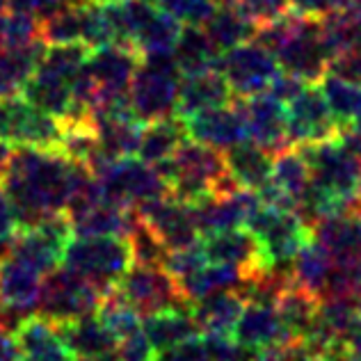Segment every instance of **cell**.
<instances>
[{
    "mask_svg": "<svg viewBox=\"0 0 361 361\" xmlns=\"http://www.w3.org/2000/svg\"><path fill=\"white\" fill-rule=\"evenodd\" d=\"M82 165L60 149H12L0 174V190L12 204L18 229L66 211Z\"/></svg>",
    "mask_w": 361,
    "mask_h": 361,
    "instance_id": "1",
    "label": "cell"
},
{
    "mask_svg": "<svg viewBox=\"0 0 361 361\" xmlns=\"http://www.w3.org/2000/svg\"><path fill=\"white\" fill-rule=\"evenodd\" d=\"M254 39L268 46L281 71L307 82H318L329 69V55L320 39L318 18L288 12L274 23L259 27Z\"/></svg>",
    "mask_w": 361,
    "mask_h": 361,
    "instance_id": "2",
    "label": "cell"
},
{
    "mask_svg": "<svg viewBox=\"0 0 361 361\" xmlns=\"http://www.w3.org/2000/svg\"><path fill=\"white\" fill-rule=\"evenodd\" d=\"M133 263V250L126 235H71L64 247V268L80 274L101 293L112 290Z\"/></svg>",
    "mask_w": 361,
    "mask_h": 361,
    "instance_id": "3",
    "label": "cell"
},
{
    "mask_svg": "<svg viewBox=\"0 0 361 361\" xmlns=\"http://www.w3.org/2000/svg\"><path fill=\"white\" fill-rule=\"evenodd\" d=\"M298 149L309 165L311 185L357 211L361 192V158L338 137L316 142V145H302Z\"/></svg>",
    "mask_w": 361,
    "mask_h": 361,
    "instance_id": "4",
    "label": "cell"
},
{
    "mask_svg": "<svg viewBox=\"0 0 361 361\" xmlns=\"http://www.w3.org/2000/svg\"><path fill=\"white\" fill-rule=\"evenodd\" d=\"M245 226L259 240L268 270H281L286 265L290 268V261L313 235L311 224L300 213H295V208L268 204H261Z\"/></svg>",
    "mask_w": 361,
    "mask_h": 361,
    "instance_id": "5",
    "label": "cell"
},
{
    "mask_svg": "<svg viewBox=\"0 0 361 361\" xmlns=\"http://www.w3.org/2000/svg\"><path fill=\"white\" fill-rule=\"evenodd\" d=\"M180 71L172 55L142 58L128 87L130 110L142 123L174 117Z\"/></svg>",
    "mask_w": 361,
    "mask_h": 361,
    "instance_id": "6",
    "label": "cell"
},
{
    "mask_svg": "<svg viewBox=\"0 0 361 361\" xmlns=\"http://www.w3.org/2000/svg\"><path fill=\"white\" fill-rule=\"evenodd\" d=\"M64 121L35 108L23 97L0 99V140L9 149H60Z\"/></svg>",
    "mask_w": 361,
    "mask_h": 361,
    "instance_id": "7",
    "label": "cell"
},
{
    "mask_svg": "<svg viewBox=\"0 0 361 361\" xmlns=\"http://www.w3.org/2000/svg\"><path fill=\"white\" fill-rule=\"evenodd\" d=\"M94 176L99 178L108 199L133 211H140L142 206L169 195L165 178L158 169L135 156L110 160Z\"/></svg>",
    "mask_w": 361,
    "mask_h": 361,
    "instance_id": "8",
    "label": "cell"
},
{
    "mask_svg": "<svg viewBox=\"0 0 361 361\" xmlns=\"http://www.w3.org/2000/svg\"><path fill=\"white\" fill-rule=\"evenodd\" d=\"M101 298L103 293L92 286L87 279H82L80 274L64 265H58L49 274H44L37 309H39V316L49 318L55 325H62V322L94 313Z\"/></svg>",
    "mask_w": 361,
    "mask_h": 361,
    "instance_id": "9",
    "label": "cell"
},
{
    "mask_svg": "<svg viewBox=\"0 0 361 361\" xmlns=\"http://www.w3.org/2000/svg\"><path fill=\"white\" fill-rule=\"evenodd\" d=\"M217 69L229 82L233 97L247 99L268 92L281 66L268 46H263L259 39H250L222 53Z\"/></svg>",
    "mask_w": 361,
    "mask_h": 361,
    "instance_id": "10",
    "label": "cell"
},
{
    "mask_svg": "<svg viewBox=\"0 0 361 361\" xmlns=\"http://www.w3.org/2000/svg\"><path fill=\"white\" fill-rule=\"evenodd\" d=\"M115 290L140 316H149V313H156L160 309L185 304L174 277L163 265L133 261L130 268L123 272V277L115 286Z\"/></svg>",
    "mask_w": 361,
    "mask_h": 361,
    "instance_id": "11",
    "label": "cell"
},
{
    "mask_svg": "<svg viewBox=\"0 0 361 361\" xmlns=\"http://www.w3.org/2000/svg\"><path fill=\"white\" fill-rule=\"evenodd\" d=\"M140 62V53L123 44H106L90 51L87 62H85V73L90 75L94 90H97V108L106 101L128 97L130 80Z\"/></svg>",
    "mask_w": 361,
    "mask_h": 361,
    "instance_id": "12",
    "label": "cell"
},
{
    "mask_svg": "<svg viewBox=\"0 0 361 361\" xmlns=\"http://www.w3.org/2000/svg\"><path fill=\"white\" fill-rule=\"evenodd\" d=\"M286 133L290 147L338 137V121L331 115L320 87H313V82L286 103Z\"/></svg>",
    "mask_w": 361,
    "mask_h": 361,
    "instance_id": "13",
    "label": "cell"
},
{
    "mask_svg": "<svg viewBox=\"0 0 361 361\" xmlns=\"http://www.w3.org/2000/svg\"><path fill=\"white\" fill-rule=\"evenodd\" d=\"M140 222L147 226L158 238V243L165 247L167 252L172 250H183L199 243L202 233L197 229L192 206L185 202H178L176 197L165 195L151 202L147 206H142L140 211H135Z\"/></svg>",
    "mask_w": 361,
    "mask_h": 361,
    "instance_id": "14",
    "label": "cell"
},
{
    "mask_svg": "<svg viewBox=\"0 0 361 361\" xmlns=\"http://www.w3.org/2000/svg\"><path fill=\"white\" fill-rule=\"evenodd\" d=\"M261 199L259 192L252 190L235 188L231 192L220 195H208L192 204L195 222L202 235L235 229V226H245L250 222V217L259 211Z\"/></svg>",
    "mask_w": 361,
    "mask_h": 361,
    "instance_id": "15",
    "label": "cell"
},
{
    "mask_svg": "<svg viewBox=\"0 0 361 361\" xmlns=\"http://www.w3.org/2000/svg\"><path fill=\"white\" fill-rule=\"evenodd\" d=\"M311 185V172L298 147H286L272 158L268 185L259 190L261 204L279 208H298Z\"/></svg>",
    "mask_w": 361,
    "mask_h": 361,
    "instance_id": "16",
    "label": "cell"
},
{
    "mask_svg": "<svg viewBox=\"0 0 361 361\" xmlns=\"http://www.w3.org/2000/svg\"><path fill=\"white\" fill-rule=\"evenodd\" d=\"M238 103L245 117L247 140H252L254 145L263 147L270 154H279L281 149L290 147L286 133V103L274 99L268 92L238 99Z\"/></svg>",
    "mask_w": 361,
    "mask_h": 361,
    "instance_id": "17",
    "label": "cell"
},
{
    "mask_svg": "<svg viewBox=\"0 0 361 361\" xmlns=\"http://www.w3.org/2000/svg\"><path fill=\"white\" fill-rule=\"evenodd\" d=\"M199 243H202V250L208 261L231 265V268L238 270L245 279L268 270L265 268L259 240L254 238V233L247 229V226H235V229L206 233V235H202Z\"/></svg>",
    "mask_w": 361,
    "mask_h": 361,
    "instance_id": "18",
    "label": "cell"
},
{
    "mask_svg": "<svg viewBox=\"0 0 361 361\" xmlns=\"http://www.w3.org/2000/svg\"><path fill=\"white\" fill-rule=\"evenodd\" d=\"M180 121H183L185 135L190 140L217 151H226L247 140V126L238 99H233L229 106L197 112V115Z\"/></svg>",
    "mask_w": 361,
    "mask_h": 361,
    "instance_id": "19",
    "label": "cell"
},
{
    "mask_svg": "<svg viewBox=\"0 0 361 361\" xmlns=\"http://www.w3.org/2000/svg\"><path fill=\"white\" fill-rule=\"evenodd\" d=\"M44 274L9 252L0 254V311L25 318L37 309Z\"/></svg>",
    "mask_w": 361,
    "mask_h": 361,
    "instance_id": "20",
    "label": "cell"
},
{
    "mask_svg": "<svg viewBox=\"0 0 361 361\" xmlns=\"http://www.w3.org/2000/svg\"><path fill=\"white\" fill-rule=\"evenodd\" d=\"M66 217H69L71 233L82 235V238H92V235H126L128 238L140 222L133 208L112 202L106 192L90 204L73 208L71 213H66Z\"/></svg>",
    "mask_w": 361,
    "mask_h": 361,
    "instance_id": "21",
    "label": "cell"
},
{
    "mask_svg": "<svg viewBox=\"0 0 361 361\" xmlns=\"http://www.w3.org/2000/svg\"><path fill=\"white\" fill-rule=\"evenodd\" d=\"M21 361H78L64 343L55 322L44 316H25L12 331Z\"/></svg>",
    "mask_w": 361,
    "mask_h": 361,
    "instance_id": "22",
    "label": "cell"
},
{
    "mask_svg": "<svg viewBox=\"0 0 361 361\" xmlns=\"http://www.w3.org/2000/svg\"><path fill=\"white\" fill-rule=\"evenodd\" d=\"M233 99H235L233 92L229 87V82L224 80V75L220 73V69L180 75L174 115L178 119H188L197 115V112L229 106Z\"/></svg>",
    "mask_w": 361,
    "mask_h": 361,
    "instance_id": "23",
    "label": "cell"
},
{
    "mask_svg": "<svg viewBox=\"0 0 361 361\" xmlns=\"http://www.w3.org/2000/svg\"><path fill=\"white\" fill-rule=\"evenodd\" d=\"M23 99L62 121L73 117V80L44 66H37L23 85Z\"/></svg>",
    "mask_w": 361,
    "mask_h": 361,
    "instance_id": "24",
    "label": "cell"
},
{
    "mask_svg": "<svg viewBox=\"0 0 361 361\" xmlns=\"http://www.w3.org/2000/svg\"><path fill=\"white\" fill-rule=\"evenodd\" d=\"M231 336L252 350H265L288 341L277 307L265 302H245V309Z\"/></svg>",
    "mask_w": 361,
    "mask_h": 361,
    "instance_id": "25",
    "label": "cell"
},
{
    "mask_svg": "<svg viewBox=\"0 0 361 361\" xmlns=\"http://www.w3.org/2000/svg\"><path fill=\"white\" fill-rule=\"evenodd\" d=\"M142 331L151 341V345L156 348V353H163V350H169L202 334L192 318V311L185 309L183 304L142 316Z\"/></svg>",
    "mask_w": 361,
    "mask_h": 361,
    "instance_id": "26",
    "label": "cell"
},
{
    "mask_svg": "<svg viewBox=\"0 0 361 361\" xmlns=\"http://www.w3.org/2000/svg\"><path fill=\"white\" fill-rule=\"evenodd\" d=\"M272 158L274 154L265 151L259 145H254L252 140H245L240 145L226 149V154H224L226 174L233 178V183L238 188L259 192L270 180Z\"/></svg>",
    "mask_w": 361,
    "mask_h": 361,
    "instance_id": "27",
    "label": "cell"
},
{
    "mask_svg": "<svg viewBox=\"0 0 361 361\" xmlns=\"http://www.w3.org/2000/svg\"><path fill=\"white\" fill-rule=\"evenodd\" d=\"M245 309V300L238 290H217L192 302V318L202 334L231 336Z\"/></svg>",
    "mask_w": 361,
    "mask_h": 361,
    "instance_id": "28",
    "label": "cell"
},
{
    "mask_svg": "<svg viewBox=\"0 0 361 361\" xmlns=\"http://www.w3.org/2000/svg\"><path fill=\"white\" fill-rule=\"evenodd\" d=\"M277 313L288 341H307L318 318L320 298L316 293L288 281L277 298Z\"/></svg>",
    "mask_w": 361,
    "mask_h": 361,
    "instance_id": "29",
    "label": "cell"
},
{
    "mask_svg": "<svg viewBox=\"0 0 361 361\" xmlns=\"http://www.w3.org/2000/svg\"><path fill=\"white\" fill-rule=\"evenodd\" d=\"M97 313V311H94ZM87 313L75 320L58 325L64 343L75 355V359H94L112 355L117 348V338L110 334L108 327L99 320V316Z\"/></svg>",
    "mask_w": 361,
    "mask_h": 361,
    "instance_id": "30",
    "label": "cell"
},
{
    "mask_svg": "<svg viewBox=\"0 0 361 361\" xmlns=\"http://www.w3.org/2000/svg\"><path fill=\"white\" fill-rule=\"evenodd\" d=\"M185 140H188L185 126L176 115L167 117V119L149 121L142 126V135H140V145H137L135 156L156 167L172 158L176 154V149L183 145Z\"/></svg>",
    "mask_w": 361,
    "mask_h": 361,
    "instance_id": "31",
    "label": "cell"
},
{
    "mask_svg": "<svg viewBox=\"0 0 361 361\" xmlns=\"http://www.w3.org/2000/svg\"><path fill=\"white\" fill-rule=\"evenodd\" d=\"M172 58L178 66L180 75H190V73L217 69L222 53L215 49V44L211 42V37L206 35L202 25H183Z\"/></svg>",
    "mask_w": 361,
    "mask_h": 361,
    "instance_id": "32",
    "label": "cell"
},
{
    "mask_svg": "<svg viewBox=\"0 0 361 361\" xmlns=\"http://www.w3.org/2000/svg\"><path fill=\"white\" fill-rule=\"evenodd\" d=\"M85 7V0H66L49 14L39 16V39L46 46L82 44Z\"/></svg>",
    "mask_w": 361,
    "mask_h": 361,
    "instance_id": "33",
    "label": "cell"
},
{
    "mask_svg": "<svg viewBox=\"0 0 361 361\" xmlns=\"http://www.w3.org/2000/svg\"><path fill=\"white\" fill-rule=\"evenodd\" d=\"M46 44L37 39L25 46H7L0 49V99L14 97L37 69Z\"/></svg>",
    "mask_w": 361,
    "mask_h": 361,
    "instance_id": "34",
    "label": "cell"
},
{
    "mask_svg": "<svg viewBox=\"0 0 361 361\" xmlns=\"http://www.w3.org/2000/svg\"><path fill=\"white\" fill-rule=\"evenodd\" d=\"M202 27L206 30V35L211 37V42L215 44V49L220 53H226V51H231L233 46H240L245 42L254 39L256 30H259V27L247 16H243L238 9L226 3H220V0H217L215 12Z\"/></svg>",
    "mask_w": 361,
    "mask_h": 361,
    "instance_id": "35",
    "label": "cell"
},
{
    "mask_svg": "<svg viewBox=\"0 0 361 361\" xmlns=\"http://www.w3.org/2000/svg\"><path fill=\"white\" fill-rule=\"evenodd\" d=\"M180 30H183V25L156 5V9L151 12L145 25L140 27L135 39H133V49L140 53V58H163V55H172Z\"/></svg>",
    "mask_w": 361,
    "mask_h": 361,
    "instance_id": "36",
    "label": "cell"
},
{
    "mask_svg": "<svg viewBox=\"0 0 361 361\" xmlns=\"http://www.w3.org/2000/svg\"><path fill=\"white\" fill-rule=\"evenodd\" d=\"M243 281L245 277L235 268H231V265L206 261L199 270L188 274L185 279L176 281V286L180 290L183 302L192 304L195 300L211 295V293H217V290H238Z\"/></svg>",
    "mask_w": 361,
    "mask_h": 361,
    "instance_id": "37",
    "label": "cell"
},
{
    "mask_svg": "<svg viewBox=\"0 0 361 361\" xmlns=\"http://www.w3.org/2000/svg\"><path fill=\"white\" fill-rule=\"evenodd\" d=\"M331 265H334L331 254L311 235V240L304 245L295 254V259L290 261V268H288L290 281L311 293H316L320 298V293L325 288L327 277L331 272Z\"/></svg>",
    "mask_w": 361,
    "mask_h": 361,
    "instance_id": "38",
    "label": "cell"
},
{
    "mask_svg": "<svg viewBox=\"0 0 361 361\" xmlns=\"http://www.w3.org/2000/svg\"><path fill=\"white\" fill-rule=\"evenodd\" d=\"M320 21V39L329 55V62L341 55L361 51V21L348 9H331Z\"/></svg>",
    "mask_w": 361,
    "mask_h": 361,
    "instance_id": "39",
    "label": "cell"
},
{
    "mask_svg": "<svg viewBox=\"0 0 361 361\" xmlns=\"http://www.w3.org/2000/svg\"><path fill=\"white\" fill-rule=\"evenodd\" d=\"M318 82H320L318 87L322 92V97H325L331 115H334L341 128L348 126L357 115H361V85L359 82L341 78V75L331 73L329 69Z\"/></svg>",
    "mask_w": 361,
    "mask_h": 361,
    "instance_id": "40",
    "label": "cell"
},
{
    "mask_svg": "<svg viewBox=\"0 0 361 361\" xmlns=\"http://www.w3.org/2000/svg\"><path fill=\"white\" fill-rule=\"evenodd\" d=\"M97 316L103 325L108 327L110 334L117 338V343L121 338H126L142 329V316L115 288L103 293V298L97 307Z\"/></svg>",
    "mask_w": 361,
    "mask_h": 361,
    "instance_id": "41",
    "label": "cell"
},
{
    "mask_svg": "<svg viewBox=\"0 0 361 361\" xmlns=\"http://www.w3.org/2000/svg\"><path fill=\"white\" fill-rule=\"evenodd\" d=\"M154 3L180 25H204L217 7V0H154Z\"/></svg>",
    "mask_w": 361,
    "mask_h": 361,
    "instance_id": "42",
    "label": "cell"
},
{
    "mask_svg": "<svg viewBox=\"0 0 361 361\" xmlns=\"http://www.w3.org/2000/svg\"><path fill=\"white\" fill-rule=\"evenodd\" d=\"M235 7L243 16H247L256 27H263L268 23H274L283 14H288V3L286 0H220Z\"/></svg>",
    "mask_w": 361,
    "mask_h": 361,
    "instance_id": "43",
    "label": "cell"
},
{
    "mask_svg": "<svg viewBox=\"0 0 361 361\" xmlns=\"http://www.w3.org/2000/svg\"><path fill=\"white\" fill-rule=\"evenodd\" d=\"M117 361H154L156 348L151 345V341L145 336V331H135L126 338H121L115 348Z\"/></svg>",
    "mask_w": 361,
    "mask_h": 361,
    "instance_id": "44",
    "label": "cell"
},
{
    "mask_svg": "<svg viewBox=\"0 0 361 361\" xmlns=\"http://www.w3.org/2000/svg\"><path fill=\"white\" fill-rule=\"evenodd\" d=\"M313 353L304 341H283L272 348L261 350L259 361H311Z\"/></svg>",
    "mask_w": 361,
    "mask_h": 361,
    "instance_id": "45",
    "label": "cell"
},
{
    "mask_svg": "<svg viewBox=\"0 0 361 361\" xmlns=\"http://www.w3.org/2000/svg\"><path fill=\"white\" fill-rule=\"evenodd\" d=\"M329 71L341 75V78H345V80H353V82L361 85V51L334 58L329 62Z\"/></svg>",
    "mask_w": 361,
    "mask_h": 361,
    "instance_id": "46",
    "label": "cell"
},
{
    "mask_svg": "<svg viewBox=\"0 0 361 361\" xmlns=\"http://www.w3.org/2000/svg\"><path fill=\"white\" fill-rule=\"evenodd\" d=\"M18 231V220H16V213L12 204L7 202V197L3 195L0 190V250H7V245L12 243V238Z\"/></svg>",
    "mask_w": 361,
    "mask_h": 361,
    "instance_id": "47",
    "label": "cell"
},
{
    "mask_svg": "<svg viewBox=\"0 0 361 361\" xmlns=\"http://www.w3.org/2000/svg\"><path fill=\"white\" fill-rule=\"evenodd\" d=\"M286 3L293 14L309 16V18H320L327 12H331L329 0H286Z\"/></svg>",
    "mask_w": 361,
    "mask_h": 361,
    "instance_id": "48",
    "label": "cell"
},
{
    "mask_svg": "<svg viewBox=\"0 0 361 361\" xmlns=\"http://www.w3.org/2000/svg\"><path fill=\"white\" fill-rule=\"evenodd\" d=\"M66 0H9V9H16V12H25L32 16H44L49 14L51 9L60 7Z\"/></svg>",
    "mask_w": 361,
    "mask_h": 361,
    "instance_id": "49",
    "label": "cell"
},
{
    "mask_svg": "<svg viewBox=\"0 0 361 361\" xmlns=\"http://www.w3.org/2000/svg\"><path fill=\"white\" fill-rule=\"evenodd\" d=\"M0 361H21V359H18V350H16V343H14V336L7 331L3 320H0Z\"/></svg>",
    "mask_w": 361,
    "mask_h": 361,
    "instance_id": "50",
    "label": "cell"
},
{
    "mask_svg": "<svg viewBox=\"0 0 361 361\" xmlns=\"http://www.w3.org/2000/svg\"><path fill=\"white\" fill-rule=\"evenodd\" d=\"M348 12L353 14L355 18H359V21H361V0H353V5L348 7Z\"/></svg>",
    "mask_w": 361,
    "mask_h": 361,
    "instance_id": "51",
    "label": "cell"
},
{
    "mask_svg": "<svg viewBox=\"0 0 361 361\" xmlns=\"http://www.w3.org/2000/svg\"><path fill=\"white\" fill-rule=\"evenodd\" d=\"M331 9H348L350 5H353V0H329Z\"/></svg>",
    "mask_w": 361,
    "mask_h": 361,
    "instance_id": "52",
    "label": "cell"
},
{
    "mask_svg": "<svg viewBox=\"0 0 361 361\" xmlns=\"http://www.w3.org/2000/svg\"><path fill=\"white\" fill-rule=\"evenodd\" d=\"M78 361H117L115 353L112 355H106V357H94V359H78Z\"/></svg>",
    "mask_w": 361,
    "mask_h": 361,
    "instance_id": "53",
    "label": "cell"
},
{
    "mask_svg": "<svg viewBox=\"0 0 361 361\" xmlns=\"http://www.w3.org/2000/svg\"><path fill=\"white\" fill-rule=\"evenodd\" d=\"M348 361H361V350H350Z\"/></svg>",
    "mask_w": 361,
    "mask_h": 361,
    "instance_id": "54",
    "label": "cell"
},
{
    "mask_svg": "<svg viewBox=\"0 0 361 361\" xmlns=\"http://www.w3.org/2000/svg\"><path fill=\"white\" fill-rule=\"evenodd\" d=\"M7 9H9V0H0V14L7 12Z\"/></svg>",
    "mask_w": 361,
    "mask_h": 361,
    "instance_id": "55",
    "label": "cell"
},
{
    "mask_svg": "<svg viewBox=\"0 0 361 361\" xmlns=\"http://www.w3.org/2000/svg\"><path fill=\"white\" fill-rule=\"evenodd\" d=\"M85 3H99V5H106V3H112V0H85Z\"/></svg>",
    "mask_w": 361,
    "mask_h": 361,
    "instance_id": "56",
    "label": "cell"
},
{
    "mask_svg": "<svg viewBox=\"0 0 361 361\" xmlns=\"http://www.w3.org/2000/svg\"><path fill=\"white\" fill-rule=\"evenodd\" d=\"M357 211L361 213V192H359V202H357Z\"/></svg>",
    "mask_w": 361,
    "mask_h": 361,
    "instance_id": "57",
    "label": "cell"
},
{
    "mask_svg": "<svg viewBox=\"0 0 361 361\" xmlns=\"http://www.w3.org/2000/svg\"><path fill=\"white\" fill-rule=\"evenodd\" d=\"M311 361H322V359H318V357H313V359H311Z\"/></svg>",
    "mask_w": 361,
    "mask_h": 361,
    "instance_id": "58",
    "label": "cell"
},
{
    "mask_svg": "<svg viewBox=\"0 0 361 361\" xmlns=\"http://www.w3.org/2000/svg\"><path fill=\"white\" fill-rule=\"evenodd\" d=\"M0 174H3V167H0Z\"/></svg>",
    "mask_w": 361,
    "mask_h": 361,
    "instance_id": "59",
    "label": "cell"
},
{
    "mask_svg": "<svg viewBox=\"0 0 361 361\" xmlns=\"http://www.w3.org/2000/svg\"><path fill=\"white\" fill-rule=\"evenodd\" d=\"M151 3H154V0H151Z\"/></svg>",
    "mask_w": 361,
    "mask_h": 361,
    "instance_id": "60",
    "label": "cell"
},
{
    "mask_svg": "<svg viewBox=\"0 0 361 361\" xmlns=\"http://www.w3.org/2000/svg\"><path fill=\"white\" fill-rule=\"evenodd\" d=\"M0 254H3V252H0Z\"/></svg>",
    "mask_w": 361,
    "mask_h": 361,
    "instance_id": "61",
    "label": "cell"
}]
</instances>
